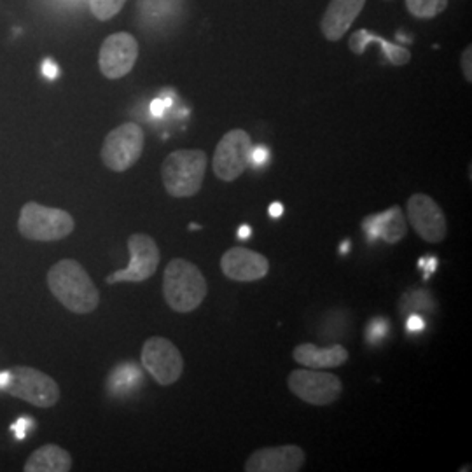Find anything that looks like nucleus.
Wrapping results in <instances>:
<instances>
[{
    "mask_svg": "<svg viewBox=\"0 0 472 472\" xmlns=\"http://www.w3.org/2000/svg\"><path fill=\"white\" fill-rule=\"evenodd\" d=\"M408 219L423 242L441 244L448 235L444 212L427 195L417 193L408 200Z\"/></svg>",
    "mask_w": 472,
    "mask_h": 472,
    "instance_id": "obj_12",
    "label": "nucleus"
},
{
    "mask_svg": "<svg viewBox=\"0 0 472 472\" xmlns=\"http://www.w3.org/2000/svg\"><path fill=\"white\" fill-rule=\"evenodd\" d=\"M142 366L155 378L157 385L170 387L179 381L184 371L180 350L166 338L153 336L142 347Z\"/></svg>",
    "mask_w": 472,
    "mask_h": 472,
    "instance_id": "obj_9",
    "label": "nucleus"
},
{
    "mask_svg": "<svg viewBox=\"0 0 472 472\" xmlns=\"http://www.w3.org/2000/svg\"><path fill=\"white\" fill-rule=\"evenodd\" d=\"M70 469L72 457L58 444H44L36 450L23 468L25 472H68Z\"/></svg>",
    "mask_w": 472,
    "mask_h": 472,
    "instance_id": "obj_18",
    "label": "nucleus"
},
{
    "mask_svg": "<svg viewBox=\"0 0 472 472\" xmlns=\"http://www.w3.org/2000/svg\"><path fill=\"white\" fill-rule=\"evenodd\" d=\"M289 390L312 406H329L343 392L341 380L325 369H294L287 378Z\"/></svg>",
    "mask_w": 472,
    "mask_h": 472,
    "instance_id": "obj_6",
    "label": "nucleus"
},
{
    "mask_svg": "<svg viewBox=\"0 0 472 472\" xmlns=\"http://www.w3.org/2000/svg\"><path fill=\"white\" fill-rule=\"evenodd\" d=\"M348 247H350V245H348V242H345V244H343V245H341V247H340V252H341V254H343V256H345V254H347V252H348Z\"/></svg>",
    "mask_w": 472,
    "mask_h": 472,
    "instance_id": "obj_33",
    "label": "nucleus"
},
{
    "mask_svg": "<svg viewBox=\"0 0 472 472\" xmlns=\"http://www.w3.org/2000/svg\"><path fill=\"white\" fill-rule=\"evenodd\" d=\"M252 139L245 130L228 132L217 144L212 157V168L217 179L224 182L236 180L249 166Z\"/></svg>",
    "mask_w": 472,
    "mask_h": 472,
    "instance_id": "obj_8",
    "label": "nucleus"
},
{
    "mask_svg": "<svg viewBox=\"0 0 472 472\" xmlns=\"http://www.w3.org/2000/svg\"><path fill=\"white\" fill-rule=\"evenodd\" d=\"M76 228L74 217L61 209H52L37 202L23 205L18 219L21 236L34 242H58L67 238Z\"/></svg>",
    "mask_w": 472,
    "mask_h": 472,
    "instance_id": "obj_5",
    "label": "nucleus"
},
{
    "mask_svg": "<svg viewBox=\"0 0 472 472\" xmlns=\"http://www.w3.org/2000/svg\"><path fill=\"white\" fill-rule=\"evenodd\" d=\"M268 161H269V151L264 146H256V148L252 146L249 164L254 168H261Z\"/></svg>",
    "mask_w": 472,
    "mask_h": 472,
    "instance_id": "obj_24",
    "label": "nucleus"
},
{
    "mask_svg": "<svg viewBox=\"0 0 472 472\" xmlns=\"http://www.w3.org/2000/svg\"><path fill=\"white\" fill-rule=\"evenodd\" d=\"M128 252L130 264L124 269H117L116 273L107 276V284L130 282L139 284L151 278L159 266V249L153 236L144 233H135L128 238Z\"/></svg>",
    "mask_w": 472,
    "mask_h": 472,
    "instance_id": "obj_10",
    "label": "nucleus"
},
{
    "mask_svg": "<svg viewBox=\"0 0 472 472\" xmlns=\"http://www.w3.org/2000/svg\"><path fill=\"white\" fill-rule=\"evenodd\" d=\"M268 212H269V215H271V217H280V215L285 212V207H284L282 204L275 202V204H271V205H269Z\"/></svg>",
    "mask_w": 472,
    "mask_h": 472,
    "instance_id": "obj_30",
    "label": "nucleus"
},
{
    "mask_svg": "<svg viewBox=\"0 0 472 472\" xmlns=\"http://www.w3.org/2000/svg\"><path fill=\"white\" fill-rule=\"evenodd\" d=\"M43 74L48 77V79H56L58 77V67L52 63V60H46L43 63Z\"/></svg>",
    "mask_w": 472,
    "mask_h": 472,
    "instance_id": "obj_29",
    "label": "nucleus"
},
{
    "mask_svg": "<svg viewBox=\"0 0 472 472\" xmlns=\"http://www.w3.org/2000/svg\"><path fill=\"white\" fill-rule=\"evenodd\" d=\"M0 390L37 408H52L60 401V387L50 374L28 366L0 372Z\"/></svg>",
    "mask_w": 472,
    "mask_h": 472,
    "instance_id": "obj_4",
    "label": "nucleus"
},
{
    "mask_svg": "<svg viewBox=\"0 0 472 472\" xmlns=\"http://www.w3.org/2000/svg\"><path fill=\"white\" fill-rule=\"evenodd\" d=\"M126 0H90V9L97 20L107 21L119 14Z\"/></svg>",
    "mask_w": 472,
    "mask_h": 472,
    "instance_id": "obj_21",
    "label": "nucleus"
},
{
    "mask_svg": "<svg viewBox=\"0 0 472 472\" xmlns=\"http://www.w3.org/2000/svg\"><path fill=\"white\" fill-rule=\"evenodd\" d=\"M48 287L52 296L72 314L95 312L100 303V292L88 271L74 260H61L48 271Z\"/></svg>",
    "mask_w": 472,
    "mask_h": 472,
    "instance_id": "obj_1",
    "label": "nucleus"
},
{
    "mask_svg": "<svg viewBox=\"0 0 472 472\" xmlns=\"http://www.w3.org/2000/svg\"><path fill=\"white\" fill-rule=\"evenodd\" d=\"M144 153V130L137 123H124L105 137L100 157L112 172L130 170Z\"/></svg>",
    "mask_w": 472,
    "mask_h": 472,
    "instance_id": "obj_7",
    "label": "nucleus"
},
{
    "mask_svg": "<svg viewBox=\"0 0 472 472\" xmlns=\"http://www.w3.org/2000/svg\"><path fill=\"white\" fill-rule=\"evenodd\" d=\"M387 322L383 318H374L366 329V340L369 343H376L380 340H383L385 332H387Z\"/></svg>",
    "mask_w": 472,
    "mask_h": 472,
    "instance_id": "obj_23",
    "label": "nucleus"
},
{
    "mask_svg": "<svg viewBox=\"0 0 472 472\" xmlns=\"http://www.w3.org/2000/svg\"><path fill=\"white\" fill-rule=\"evenodd\" d=\"M364 5L366 0H331L320 21L322 36L331 43H338L350 30Z\"/></svg>",
    "mask_w": 472,
    "mask_h": 472,
    "instance_id": "obj_15",
    "label": "nucleus"
},
{
    "mask_svg": "<svg viewBox=\"0 0 472 472\" xmlns=\"http://www.w3.org/2000/svg\"><path fill=\"white\" fill-rule=\"evenodd\" d=\"M251 235H252V229H251V226H247V224H244V226H240V229H238V238L244 242V240H249L251 238Z\"/></svg>",
    "mask_w": 472,
    "mask_h": 472,
    "instance_id": "obj_31",
    "label": "nucleus"
},
{
    "mask_svg": "<svg viewBox=\"0 0 472 472\" xmlns=\"http://www.w3.org/2000/svg\"><path fill=\"white\" fill-rule=\"evenodd\" d=\"M209 157L200 149H179L164 157L161 179L172 198H191L200 193Z\"/></svg>",
    "mask_w": 472,
    "mask_h": 472,
    "instance_id": "obj_3",
    "label": "nucleus"
},
{
    "mask_svg": "<svg viewBox=\"0 0 472 472\" xmlns=\"http://www.w3.org/2000/svg\"><path fill=\"white\" fill-rule=\"evenodd\" d=\"M137 58V39L128 32H117L105 39L99 54V67L107 79H121L133 70Z\"/></svg>",
    "mask_w": 472,
    "mask_h": 472,
    "instance_id": "obj_11",
    "label": "nucleus"
},
{
    "mask_svg": "<svg viewBox=\"0 0 472 472\" xmlns=\"http://www.w3.org/2000/svg\"><path fill=\"white\" fill-rule=\"evenodd\" d=\"M348 350L341 345H332L329 348H318L314 343L298 345L292 350V359L301 366L310 369H331L340 367L348 361Z\"/></svg>",
    "mask_w": 472,
    "mask_h": 472,
    "instance_id": "obj_17",
    "label": "nucleus"
},
{
    "mask_svg": "<svg viewBox=\"0 0 472 472\" xmlns=\"http://www.w3.org/2000/svg\"><path fill=\"white\" fill-rule=\"evenodd\" d=\"M307 455L296 444L256 450L245 462L247 472H298L303 469Z\"/></svg>",
    "mask_w": 472,
    "mask_h": 472,
    "instance_id": "obj_13",
    "label": "nucleus"
},
{
    "mask_svg": "<svg viewBox=\"0 0 472 472\" xmlns=\"http://www.w3.org/2000/svg\"><path fill=\"white\" fill-rule=\"evenodd\" d=\"M371 39H372L374 43H378L380 48H383V52H385L387 60H388L392 65H406V63H410V60H412V52H408V50H404L403 46L390 44V43H387V41H383V39H380V37H376V36H372V34H371Z\"/></svg>",
    "mask_w": 472,
    "mask_h": 472,
    "instance_id": "obj_22",
    "label": "nucleus"
},
{
    "mask_svg": "<svg viewBox=\"0 0 472 472\" xmlns=\"http://www.w3.org/2000/svg\"><path fill=\"white\" fill-rule=\"evenodd\" d=\"M220 269L229 280L247 284L264 278L269 271V261L251 249L233 247L222 254Z\"/></svg>",
    "mask_w": 472,
    "mask_h": 472,
    "instance_id": "obj_14",
    "label": "nucleus"
},
{
    "mask_svg": "<svg viewBox=\"0 0 472 472\" xmlns=\"http://www.w3.org/2000/svg\"><path fill=\"white\" fill-rule=\"evenodd\" d=\"M133 381H142V374L133 364L119 366V369H114L108 376V387L114 388V392L121 390L123 387H128V383L132 385Z\"/></svg>",
    "mask_w": 472,
    "mask_h": 472,
    "instance_id": "obj_20",
    "label": "nucleus"
},
{
    "mask_svg": "<svg viewBox=\"0 0 472 472\" xmlns=\"http://www.w3.org/2000/svg\"><path fill=\"white\" fill-rule=\"evenodd\" d=\"M168 105V102H163V100H155L153 104H151V112L155 114V116H161L163 114V108Z\"/></svg>",
    "mask_w": 472,
    "mask_h": 472,
    "instance_id": "obj_32",
    "label": "nucleus"
},
{
    "mask_svg": "<svg viewBox=\"0 0 472 472\" xmlns=\"http://www.w3.org/2000/svg\"><path fill=\"white\" fill-rule=\"evenodd\" d=\"M209 285L196 264L177 258L166 264L163 273V296L177 314H191L207 298Z\"/></svg>",
    "mask_w": 472,
    "mask_h": 472,
    "instance_id": "obj_2",
    "label": "nucleus"
},
{
    "mask_svg": "<svg viewBox=\"0 0 472 472\" xmlns=\"http://www.w3.org/2000/svg\"><path fill=\"white\" fill-rule=\"evenodd\" d=\"M363 229H364L369 242L381 238L387 244H397L408 233L406 217H404L401 207H397V205L392 209L385 210V212L364 217L363 219Z\"/></svg>",
    "mask_w": 472,
    "mask_h": 472,
    "instance_id": "obj_16",
    "label": "nucleus"
},
{
    "mask_svg": "<svg viewBox=\"0 0 472 472\" xmlns=\"http://www.w3.org/2000/svg\"><path fill=\"white\" fill-rule=\"evenodd\" d=\"M460 65H462V72H464L466 81L472 83V46H468L466 52H462Z\"/></svg>",
    "mask_w": 472,
    "mask_h": 472,
    "instance_id": "obj_25",
    "label": "nucleus"
},
{
    "mask_svg": "<svg viewBox=\"0 0 472 472\" xmlns=\"http://www.w3.org/2000/svg\"><path fill=\"white\" fill-rule=\"evenodd\" d=\"M423 327H425V322H423V318L419 316V315H412L408 318V322H406L408 332H420V331H423Z\"/></svg>",
    "mask_w": 472,
    "mask_h": 472,
    "instance_id": "obj_26",
    "label": "nucleus"
},
{
    "mask_svg": "<svg viewBox=\"0 0 472 472\" xmlns=\"http://www.w3.org/2000/svg\"><path fill=\"white\" fill-rule=\"evenodd\" d=\"M419 266L421 269H427L425 278H428V275L432 271H436V268H437V260L436 258H423V260H420Z\"/></svg>",
    "mask_w": 472,
    "mask_h": 472,
    "instance_id": "obj_28",
    "label": "nucleus"
},
{
    "mask_svg": "<svg viewBox=\"0 0 472 472\" xmlns=\"http://www.w3.org/2000/svg\"><path fill=\"white\" fill-rule=\"evenodd\" d=\"M28 427H30V420L20 419L12 425V430H14V434H16L18 439H23Z\"/></svg>",
    "mask_w": 472,
    "mask_h": 472,
    "instance_id": "obj_27",
    "label": "nucleus"
},
{
    "mask_svg": "<svg viewBox=\"0 0 472 472\" xmlns=\"http://www.w3.org/2000/svg\"><path fill=\"white\" fill-rule=\"evenodd\" d=\"M406 7L419 20H432L448 7V0H406Z\"/></svg>",
    "mask_w": 472,
    "mask_h": 472,
    "instance_id": "obj_19",
    "label": "nucleus"
}]
</instances>
